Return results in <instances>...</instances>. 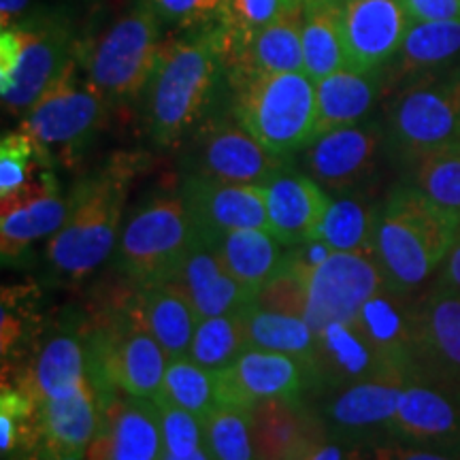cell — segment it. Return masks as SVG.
<instances>
[{"mask_svg": "<svg viewBox=\"0 0 460 460\" xmlns=\"http://www.w3.org/2000/svg\"><path fill=\"white\" fill-rule=\"evenodd\" d=\"M369 460H460L456 454H447L429 447L401 444V441H386L371 447Z\"/></svg>", "mask_w": 460, "mask_h": 460, "instance_id": "7dc6e473", "label": "cell"}, {"mask_svg": "<svg viewBox=\"0 0 460 460\" xmlns=\"http://www.w3.org/2000/svg\"><path fill=\"white\" fill-rule=\"evenodd\" d=\"M394 441L460 456V386L413 367L399 396Z\"/></svg>", "mask_w": 460, "mask_h": 460, "instance_id": "4fadbf2b", "label": "cell"}, {"mask_svg": "<svg viewBox=\"0 0 460 460\" xmlns=\"http://www.w3.org/2000/svg\"><path fill=\"white\" fill-rule=\"evenodd\" d=\"M88 376L99 393H118L156 401L163 394L169 356L147 331L122 314L92 331L85 339Z\"/></svg>", "mask_w": 460, "mask_h": 460, "instance_id": "9c48e42d", "label": "cell"}, {"mask_svg": "<svg viewBox=\"0 0 460 460\" xmlns=\"http://www.w3.org/2000/svg\"><path fill=\"white\" fill-rule=\"evenodd\" d=\"M163 26L190 31L222 20L226 0H149Z\"/></svg>", "mask_w": 460, "mask_h": 460, "instance_id": "bcb514c9", "label": "cell"}, {"mask_svg": "<svg viewBox=\"0 0 460 460\" xmlns=\"http://www.w3.org/2000/svg\"><path fill=\"white\" fill-rule=\"evenodd\" d=\"M315 379L318 386L339 390L393 369L379 358L354 322H335L315 331Z\"/></svg>", "mask_w": 460, "mask_h": 460, "instance_id": "83f0119b", "label": "cell"}, {"mask_svg": "<svg viewBox=\"0 0 460 460\" xmlns=\"http://www.w3.org/2000/svg\"><path fill=\"white\" fill-rule=\"evenodd\" d=\"M226 96L222 24L190 28L160 45L139 96L143 126L158 147H175Z\"/></svg>", "mask_w": 460, "mask_h": 460, "instance_id": "6da1fadb", "label": "cell"}, {"mask_svg": "<svg viewBox=\"0 0 460 460\" xmlns=\"http://www.w3.org/2000/svg\"><path fill=\"white\" fill-rule=\"evenodd\" d=\"M349 65L360 71L386 68L411 26L405 0H341Z\"/></svg>", "mask_w": 460, "mask_h": 460, "instance_id": "d6986e66", "label": "cell"}, {"mask_svg": "<svg viewBox=\"0 0 460 460\" xmlns=\"http://www.w3.org/2000/svg\"><path fill=\"white\" fill-rule=\"evenodd\" d=\"M384 147H388L384 126L365 119L314 139L303 149V166L326 192H354L376 172Z\"/></svg>", "mask_w": 460, "mask_h": 460, "instance_id": "5bb4252c", "label": "cell"}, {"mask_svg": "<svg viewBox=\"0 0 460 460\" xmlns=\"http://www.w3.org/2000/svg\"><path fill=\"white\" fill-rule=\"evenodd\" d=\"M119 314L156 339L169 358L188 356L199 318L188 298L171 281L135 284L128 303L119 307Z\"/></svg>", "mask_w": 460, "mask_h": 460, "instance_id": "484cf974", "label": "cell"}, {"mask_svg": "<svg viewBox=\"0 0 460 460\" xmlns=\"http://www.w3.org/2000/svg\"><path fill=\"white\" fill-rule=\"evenodd\" d=\"M15 460H85V458L84 456H68V454H51L45 450V447H39V450H34L31 454H26V456L15 458Z\"/></svg>", "mask_w": 460, "mask_h": 460, "instance_id": "db71d44e", "label": "cell"}, {"mask_svg": "<svg viewBox=\"0 0 460 460\" xmlns=\"http://www.w3.org/2000/svg\"><path fill=\"white\" fill-rule=\"evenodd\" d=\"M305 0H226L220 24L226 41H239L269 26Z\"/></svg>", "mask_w": 460, "mask_h": 460, "instance_id": "7bdbcfd3", "label": "cell"}, {"mask_svg": "<svg viewBox=\"0 0 460 460\" xmlns=\"http://www.w3.org/2000/svg\"><path fill=\"white\" fill-rule=\"evenodd\" d=\"M169 281L188 298L199 320L239 312L254 303V295L222 267L216 245L200 239Z\"/></svg>", "mask_w": 460, "mask_h": 460, "instance_id": "4316f807", "label": "cell"}, {"mask_svg": "<svg viewBox=\"0 0 460 460\" xmlns=\"http://www.w3.org/2000/svg\"><path fill=\"white\" fill-rule=\"evenodd\" d=\"M320 3H341V0H305V4H320Z\"/></svg>", "mask_w": 460, "mask_h": 460, "instance_id": "9f6ffc18", "label": "cell"}, {"mask_svg": "<svg viewBox=\"0 0 460 460\" xmlns=\"http://www.w3.org/2000/svg\"><path fill=\"white\" fill-rule=\"evenodd\" d=\"M163 22L149 0H135L101 34L79 45V65L107 105L139 99L163 45Z\"/></svg>", "mask_w": 460, "mask_h": 460, "instance_id": "277c9868", "label": "cell"}, {"mask_svg": "<svg viewBox=\"0 0 460 460\" xmlns=\"http://www.w3.org/2000/svg\"><path fill=\"white\" fill-rule=\"evenodd\" d=\"M303 17L305 3L288 9L250 37L239 41H226L224 37L228 82L256 75L303 71Z\"/></svg>", "mask_w": 460, "mask_h": 460, "instance_id": "44dd1931", "label": "cell"}, {"mask_svg": "<svg viewBox=\"0 0 460 460\" xmlns=\"http://www.w3.org/2000/svg\"><path fill=\"white\" fill-rule=\"evenodd\" d=\"M384 130L401 164L429 149L460 143V62L410 79L390 101Z\"/></svg>", "mask_w": 460, "mask_h": 460, "instance_id": "52a82bcc", "label": "cell"}, {"mask_svg": "<svg viewBox=\"0 0 460 460\" xmlns=\"http://www.w3.org/2000/svg\"><path fill=\"white\" fill-rule=\"evenodd\" d=\"M230 107L264 147L292 158L318 137V94L305 71L228 82Z\"/></svg>", "mask_w": 460, "mask_h": 460, "instance_id": "5b68a950", "label": "cell"}, {"mask_svg": "<svg viewBox=\"0 0 460 460\" xmlns=\"http://www.w3.org/2000/svg\"><path fill=\"white\" fill-rule=\"evenodd\" d=\"M180 190L205 243L216 245L230 230L269 228L264 186L186 175Z\"/></svg>", "mask_w": 460, "mask_h": 460, "instance_id": "ac0fdd59", "label": "cell"}, {"mask_svg": "<svg viewBox=\"0 0 460 460\" xmlns=\"http://www.w3.org/2000/svg\"><path fill=\"white\" fill-rule=\"evenodd\" d=\"M254 305L267 312L305 318L309 305V275L296 271L284 262V267L267 284L258 288Z\"/></svg>", "mask_w": 460, "mask_h": 460, "instance_id": "ee69618b", "label": "cell"}, {"mask_svg": "<svg viewBox=\"0 0 460 460\" xmlns=\"http://www.w3.org/2000/svg\"><path fill=\"white\" fill-rule=\"evenodd\" d=\"M413 22H460V0H405Z\"/></svg>", "mask_w": 460, "mask_h": 460, "instance_id": "c3c4849f", "label": "cell"}, {"mask_svg": "<svg viewBox=\"0 0 460 460\" xmlns=\"http://www.w3.org/2000/svg\"><path fill=\"white\" fill-rule=\"evenodd\" d=\"M460 216L402 181L384 199L376 233V261L388 286L418 292L450 254Z\"/></svg>", "mask_w": 460, "mask_h": 460, "instance_id": "7a4b0ae2", "label": "cell"}, {"mask_svg": "<svg viewBox=\"0 0 460 460\" xmlns=\"http://www.w3.org/2000/svg\"><path fill=\"white\" fill-rule=\"evenodd\" d=\"M203 422L205 450L211 460H256L250 410L222 402Z\"/></svg>", "mask_w": 460, "mask_h": 460, "instance_id": "60d3db41", "label": "cell"}, {"mask_svg": "<svg viewBox=\"0 0 460 460\" xmlns=\"http://www.w3.org/2000/svg\"><path fill=\"white\" fill-rule=\"evenodd\" d=\"M407 183L452 214L460 216V143L429 149L405 164Z\"/></svg>", "mask_w": 460, "mask_h": 460, "instance_id": "8d00e7d4", "label": "cell"}, {"mask_svg": "<svg viewBox=\"0 0 460 460\" xmlns=\"http://www.w3.org/2000/svg\"><path fill=\"white\" fill-rule=\"evenodd\" d=\"M407 376L410 371H384L335 390L320 411L329 435L362 447L394 441V416Z\"/></svg>", "mask_w": 460, "mask_h": 460, "instance_id": "7c38bea8", "label": "cell"}, {"mask_svg": "<svg viewBox=\"0 0 460 460\" xmlns=\"http://www.w3.org/2000/svg\"><path fill=\"white\" fill-rule=\"evenodd\" d=\"M220 401L250 410L269 399H303L309 388H318L309 362L295 356L247 348L234 365L217 371Z\"/></svg>", "mask_w": 460, "mask_h": 460, "instance_id": "2e32d148", "label": "cell"}, {"mask_svg": "<svg viewBox=\"0 0 460 460\" xmlns=\"http://www.w3.org/2000/svg\"><path fill=\"white\" fill-rule=\"evenodd\" d=\"M32 0H0V24L11 26L31 13Z\"/></svg>", "mask_w": 460, "mask_h": 460, "instance_id": "f5cc1de1", "label": "cell"}, {"mask_svg": "<svg viewBox=\"0 0 460 460\" xmlns=\"http://www.w3.org/2000/svg\"><path fill=\"white\" fill-rule=\"evenodd\" d=\"M384 88V68L360 71L341 68L315 82L318 94V137L324 132L365 122ZM315 137V139H318Z\"/></svg>", "mask_w": 460, "mask_h": 460, "instance_id": "4dcf8cb0", "label": "cell"}, {"mask_svg": "<svg viewBox=\"0 0 460 460\" xmlns=\"http://www.w3.org/2000/svg\"><path fill=\"white\" fill-rule=\"evenodd\" d=\"M22 54V32L15 24L4 26L0 32V84L7 82L15 71Z\"/></svg>", "mask_w": 460, "mask_h": 460, "instance_id": "f907efd6", "label": "cell"}, {"mask_svg": "<svg viewBox=\"0 0 460 460\" xmlns=\"http://www.w3.org/2000/svg\"><path fill=\"white\" fill-rule=\"evenodd\" d=\"M197 241L181 190L156 194L124 222L115 264L132 284H163L177 273Z\"/></svg>", "mask_w": 460, "mask_h": 460, "instance_id": "8992f818", "label": "cell"}, {"mask_svg": "<svg viewBox=\"0 0 460 460\" xmlns=\"http://www.w3.org/2000/svg\"><path fill=\"white\" fill-rule=\"evenodd\" d=\"M256 460H301L329 439L324 420L303 399H269L250 407Z\"/></svg>", "mask_w": 460, "mask_h": 460, "instance_id": "7402d4cb", "label": "cell"}, {"mask_svg": "<svg viewBox=\"0 0 460 460\" xmlns=\"http://www.w3.org/2000/svg\"><path fill=\"white\" fill-rule=\"evenodd\" d=\"M435 286L460 292V226H458L456 239H454L452 243L450 254H447L444 264H441L439 273H437Z\"/></svg>", "mask_w": 460, "mask_h": 460, "instance_id": "816d5d0a", "label": "cell"}, {"mask_svg": "<svg viewBox=\"0 0 460 460\" xmlns=\"http://www.w3.org/2000/svg\"><path fill=\"white\" fill-rule=\"evenodd\" d=\"M164 439L156 402L118 390L101 393L99 433L85 460H163Z\"/></svg>", "mask_w": 460, "mask_h": 460, "instance_id": "e0dca14e", "label": "cell"}, {"mask_svg": "<svg viewBox=\"0 0 460 460\" xmlns=\"http://www.w3.org/2000/svg\"><path fill=\"white\" fill-rule=\"evenodd\" d=\"M79 71L82 65L77 58L22 118L20 128L28 132L49 163L54 149H82L107 119V101L85 77L79 79Z\"/></svg>", "mask_w": 460, "mask_h": 460, "instance_id": "8fae6325", "label": "cell"}, {"mask_svg": "<svg viewBox=\"0 0 460 460\" xmlns=\"http://www.w3.org/2000/svg\"><path fill=\"white\" fill-rule=\"evenodd\" d=\"M101 393L90 379L88 386L65 399L39 401L41 447L51 454L85 456L99 433Z\"/></svg>", "mask_w": 460, "mask_h": 460, "instance_id": "f1b7e54d", "label": "cell"}, {"mask_svg": "<svg viewBox=\"0 0 460 460\" xmlns=\"http://www.w3.org/2000/svg\"><path fill=\"white\" fill-rule=\"evenodd\" d=\"M160 427H163L164 452L188 458L205 447V422L197 413L183 410L175 402L158 396L156 401Z\"/></svg>", "mask_w": 460, "mask_h": 460, "instance_id": "f6af8a7d", "label": "cell"}, {"mask_svg": "<svg viewBox=\"0 0 460 460\" xmlns=\"http://www.w3.org/2000/svg\"><path fill=\"white\" fill-rule=\"evenodd\" d=\"M349 65L343 37L341 3L305 4L303 17V71L314 82L329 77Z\"/></svg>", "mask_w": 460, "mask_h": 460, "instance_id": "836d02e7", "label": "cell"}, {"mask_svg": "<svg viewBox=\"0 0 460 460\" xmlns=\"http://www.w3.org/2000/svg\"><path fill=\"white\" fill-rule=\"evenodd\" d=\"M41 447L39 401L20 384L3 382L0 390V454L15 460Z\"/></svg>", "mask_w": 460, "mask_h": 460, "instance_id": "74e56055", "label": "cell"}, {"mask_svg": "<svg viewBox=\"0 0 460 460\" xmlns=\"http://www.w3.org/2000/svg\"><path fill=\"white\" fill-rule=\"evenodd\" d=\"M15 26L22 32L20 62L7 82L0 84V94L9 113L24 118L66 66L77 60L82 41L65 7H39Z\"/></svg>", "mask_w": 460, "mask_h": 460, "instance_id": "30bf717a", "label": "cell"}, {"mask_svg": "<svg viewBox=\"0 0 460 460\" xmlns=\"http://www.w3.org/2000/svg\"><path fill=\"white\" fill-rule=\"evenodd\" d=\"M37 401L65 399L90 384L85 341L71 332H58L39 349L24 377L17 379Z\"/></svg>", "mask_w": 460, "mask_h": 460, "instance_id": "f546056e", "label": "cell"}, {"mask_svg": "<svg viewBox=\"0 0 460 460\" xmlns=\"http://www.w3.org/2000/svg\"><path fill=\"white\" fill-rule=\"evenodd\" d=\"M128 183L130 171L109 166L75 186L66 220L45 250L54 278L79 284L118 250Z\"/></svg>", "mask_w": 460, "mask_h": 460, "instance_id": "3957f363", "label": "cell"}, {"mask_svg": "<svg viewBox=\"0 0 460 460\" xmlns=\"http://www.w3.org/2000/svg\"><path fill=\"white\" fill-rule=\"evenodd\" d=\"M247 348L250 343H247L245 322L239 309L233 314L199 320L188 356L205 369L224 371L234 365Z\"/></svg>", "mask_w": 460, "mask_h": 460, "instance_id": "f35d334b", "label": "cell"}, {"mask_svg": "<svg viewBox=\"0 0 460 460\" xmlns=\"http://www.w3.org/2000/svg\"><path fill=\"white\" fill-rule=\"evenodd\" d=\"M49 164L26 130L4 132L0 141V199L22 192Z\"/></svg>", "mask_w": 460, "mask_h": 460, "instance_id": "b9f144b4", "label": "cell"}, {"mask_svg": "<svg viewBox=\"0 0 460 460\" xmlns=\"http://www.w3.org/2000/svg\"><path fill=\"white\" fill-rule=\"evenodd\" d=\"M71 200L58 188L48 169L39 171L31 186L13 197L0 199V250L13 261L43 237H51L65 224Z\"/></svg>", "mask_w": 460, "mask_h": 460, "instance_id": "ffe728a7", "label": "cell"}, {"mask_svg": "<svg viewBox=\"0 0 460 460\" xmlns=\"http://www.w3.org/2000/svg\"><path fill=\"white\" fill-rule=\"evenodd\" d=\"M382 205L362 192H345L331 199L329 211L314 239L324 241L332 252L376 258V233Z\"/></svg>", "mask_w": 460, "mask_h": 460, "instance_id": "d6a6232c", "label": "cell"}, {"mask_svg": "<svg viewBox=\"0 0 460 460\" xmlns=\"http://www.w3.org/2000/svg\"><path fill=\"white\" fill-rule=\"evenodd\" d=\"M163 460H211L209 458V454H207V450L203 447V450H199L197 454H192V456H188V458H180V456H172V454H169V452H164V456H163Z\"/></svg>", "mask_w": 460, "mask_h": 460, "instance_id": "11a10c76", "label": "cell"}, {"mask_svg": "<svg viewBox=\"0 0 460 460\" xmlns=\"http://www.w3.org/2000/svg\"><path fill=\"white\" fill-rule=\"evenodd\" d=\"M222 267L256 295L284 267L288 247L269 228L230 230L216 243Z\"/></svg>", "mask_w": 460, "mask_h": 460, "instance_id": "1f68e13d", "label": "cell"}, {"mask_svg": "<svg viewBox=\"0 0 460 460\" xmlns=\"http://www.w3.org/2000/svg\"><path fill=\"white\" fill-rule=\"evenodd\" d=\"M354 324L388 367L402 371H411L416 367V292H401L388 284L382 286L362 305Z\"/></svg>", "mask_w": 460, "mask_h": 460, "instance_id": "603a6c76", "label": "cell"}, {"mask_svg": "<svg viewBox=\"0 0 460 460\" xmlns=\"http://www.w3.org/2000/svg\"><path fill=\"white\" fill-rule=\"evenodd\" d=\"M369 452L371 447L354 446L329 437V439L315 444L307 454H303L301 460H369Z\"/></svg>", "mask_w": 460, "mask_h": 460, "instance_id": "681fc988", "label": "cell"}, {"mask_svg": "<svg viewBox=\"0 0 460 460\" xmlns=\"http://www.w3.org/2000/svg\"><path fill=\"white\" fill-rule=\"evenodd\" d=\"M160 396L205 420L217 405H222L217 371L205 369L190 356L171 358Z\"/></svg>", "mask_w": 460, "mask_h": 460, "instance_id": "ab89813d", "label": "cell"}, {"mask_svg": "<svg viewBox=\"0 0 460 460\" xmlns=\"http://www.w3.org/2000/svg\"><path fill=\"white\" fill-rule=\"evenodd\" d=\"M288 164L292 158L273 154L239 122L230 107V88L226 99L183 141L186 175L262 186Z\"/></svg>", "mask_w": 460, "mask_h": 460, "instance_id": "ba28073f", "label": "cell"}, {"mask_svg": "<svg viewBox=\"0 0 460 460\" xmlns=\"http://www.w3.org/2000/svg\"><path fill=\"white\" fill-rule=\"evenodd\" d=\"M416 365L460 386V292L433 284L418 296Z\"/></svg>", "mask_w": 460, "mask_h": 460, "instance_id": "d4e9b609", "label": "cell"}, {"mask_svg": "<svg viewBox=\"0 0 460 460\" xmlns=\"http://www.w3.org/2000/svg\"><path fill=\"white\" fill-rule=\"evenodd\" d=\"M460 54V22H411L399 54L393 60L396 82L452 65Z\"/></svg>", "mask_w": 460, "mask_h": 460, "instance_id": "e575fe53", "label": "cell"}, {"mask_svg": "<svg viewBox=\"0 0 460 460\" xmlns=\"http://www.w3.org/2000/svg\"><path fill=\"white\" fill-rule=\"evenodd\" d=\"M264 186L269 230L286 247H295L314 239L318 233L331 197L307 172L288 164L275 172Z\"/></svg>", "mask_w": 460, "mask_h": 460, "instance_id": "cb8c5ba5", "label": "cell"}, {"mask_svg": "<svg viewBox=\"0 0 460 460\" xmlns=\"http://www.w3.org/2000/svg\"><path fill=\"white\" fill-rule=\"evenodd\" d=\"M388 281L373 256L332 252L309 275V305L305 320L314 331L354 322L369 298Z\"/></svg>", "mask_w": 460, "mask_h": 460, "instance_id": "9a60e30c", "label": "cell"}, {"mask_svg": "<svg viewBox=\"0 0 460 460\" xmlns=\"http://www.w3.org/2000/svg\"><path fill=\"white\" fill-rule=\"evenodd\" d=\"M250 348L295 356L298 360H315V331L305 318L275 314L256 307L254 303L241 309ZM315 371V369H314Z\"/></svg>", "mask_w": 460, "mask_h": 460, "instance_id": "d590c367", "label": "cell"}]
</instances>
